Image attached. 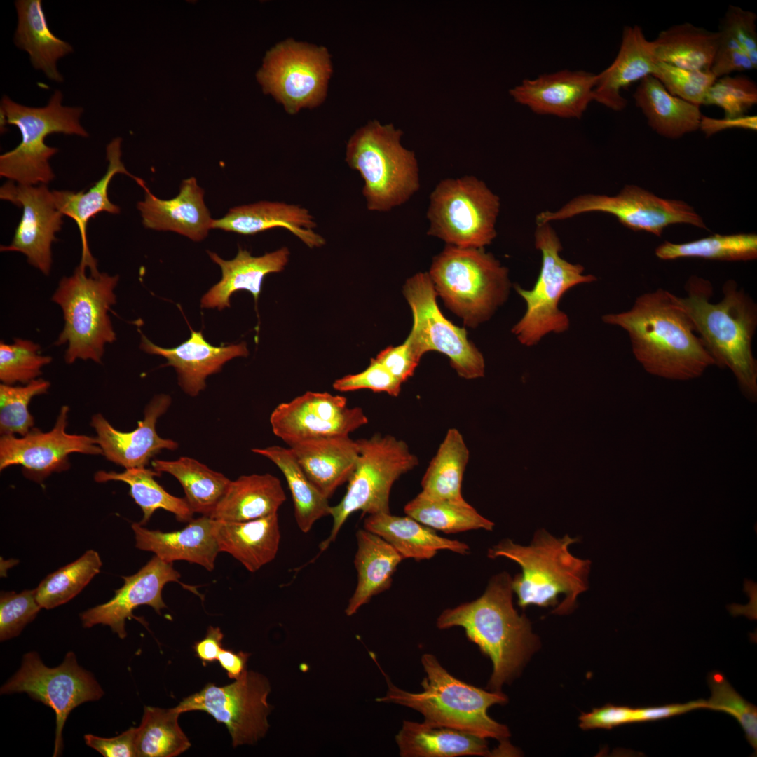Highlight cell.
I'll return each instance as SVG.
<instances>
[{
    "label": "cell",
    "instance_id": "1",
    "mask_svg": "<svg viewBox=\"0 0 757 757\" xmlns=\"http://www.w3.org/2000/svg\"><path fill=\"white\" fill-rule=\"evenodd\" d=\"M601 320L627 333L635 358L651 375L688 381L715 365L690 318L666 289L643 293L630 309Z\"/></svg>",
    "mask_w": 757,
    "mask_h": 757
},
{
    "label": "cell",
    "instance_id": "2",
    "mask_svg": "<svg viewBox=\"0 0 757 757\" xmlns=\"http://www.w3.org/2000/svg\"><path fill=\"white\" fill-rule=\"evenodd\" d=\"M686 295L674 294L684 310L695 332L714 360L715 365L728 368L744 396L757 400V362L752 341L757 328V305L734 280L722 288L723 296L712 303L713 287L703 278L692 275L685 285Z\"/></svg>",
    "mask_w": 757,
    "mask_h": 757
},
{
    "label": "cell",
    "instance_id": "3",
    "mask_svg": "<svg viewBox=\"0 0 757 757\" xmlns=\"http://www.w3.org/2000/svg\"><path fill=\"white\" fill-rule=\"evenodd\" d=\"M512 578L494 575L478 599L444 610L437 619L439 629L461 627L467 638L492 662L487 688L500 691L512 681L536 650L538 641L525 615L512 603Z\"/></svg>",
    "mask_w": 757,
    "mask_h": 757
},
{
    "label": "cell",
    "instance_id": "4",
    "mask_svg": "<svg viewBox=\"0 0 757 757\" xmlns=\"http://www.w3.org/2000/svg\"><path fill=\"white\" fill-rule=\"evenodd\" d=\"M425 673L423 691L408 692L395 686L380 668L388 685L385 696L376 702L402 705L421 713L425 723L461 730L482 738L505 741L508 728L491 718L488 709L505 704L507 697L501 691H488L451 675L430 653L421 656Z\"/></svg>",
    "mask_w": 757,
    "mask_h": 757
},
{
    "label": "cell",
    "instance_id": "5",
    "mask_svg": "<svg viewBox=\"0 0 757 757\" xmlns=\"http://www.w3.org/2000/svg\"><path fill=\"white\" fill-rule=\"evenodd\" d=\"M577 541L568 535L557 538L541 529L528 546L505 539L491 547L487 555L491 559L506 557L521 568V573L512 579L521 608L555 606L559 595L564 594L562 601L552 611L562 615L573 608L578 596L588 587L591 562L574 557L568 550Z\"/></svg>",
    "mask_w": 757,
    "mask_h": 757
},
{
    "label": "cell",
    "instance_id": "6",
    "mask_svg": "<svg viewBox=\"0 0 757 757\" xmlns=\"http://www.w3.org/2000/svg\"><path fill=\"white\" fill-rule=\"evenodd\" d=\"M402 134L393 124L372 121L347 142L346 161L364 181L362 194L370 211H390L419 189L416 155L401 144Z\"/></svg>",
    "mask_w": 757,
    "mask_h": 757
},
{
    "label": "cell",
    "instance_id": "7",
    "mask_svg": "<svg viewBox=\"0 0 757 757\" xmlns=\"http://www.w3.org/2000/svg\"><path fill=\"white\" fill-rule=\"evenodd\" d=\"M63 94L54 91L47 104L28 107L4 95L0 102L1 118L5 124L15 125L21 141L14 149L0 156V175L24 185L48 184L55 175L49 160L59 149L46 144V137L53 133L88 137L80 123L83 111L81 107L62 105Z\"/></svg>",
    "mask_w": 757,
    "mask_h": 757
},
{
    "label": "cell",
    "instance_id": "8",
    "mask_svg": "<svg viewBox=\"0 0 757 757\" xmlns=\"http://www.w3.org/2000/svg\"><path fill=\"white\" fill-rule=\"evenodd\" d=\"M428 274L446 306L471 327L489 320L511 287L508 269L484 248L447 245Z\"/></svg>",
    "mask_w": 757,
    "mask_h": 757
},
{
    "label": "cell",
    "instance_id": "9",
    "mask_svg": "<svg viewBox=\"0 0 757 757\" xmlns=\"http://www.w3.org/2000/svg\"><path fill=\"white\" fill-rule=\"evenodd\" d=\"M86 269L79 264L71 275L62 278L52 296L63 313L64 328L55 344L67 345V364L78 359L100 363L106 345L116 340L109 312L116 303L118 275L87 276Z\"/></svg>",
    "mask_w": 757,
    "mask_h": 757
},
{
    "label": "cell",
    "instance_id": "10",
    "mask_svg": "<svg viewBox=\"0 0 757 757\" xmlns=\"http://www.w3.org/2000/svg\"><path fill=\"white\" fill-rule=\"evenodd\" d=\"M534 239L535 247L542 255L537 280L531 289L514 285L526 303V311L511 331L526 347L536 346L549 334L567 332L570 319L560 310V300L571 288L596 280L594 275L584 274L583 266L561 257L562 245L550 223L537 224Z\"/></svg>",
    "mask_w": 757,
    "mask_h": 757
},
{
    "label": "cell",
    "instance_id": "11",
    "mask_svg": "<svg viewBox=\"0 0 757 757\" xmlns=\"http://www.w3.org/2000/svg\"><path fill=\"white\" fill-rule=\"evenodd\" d=\"M356 442L359 449L356 467L348 481L343 497L338 504L331 506L333 525L329 536L319 545L320 552L335 541L353 513H390L393 485L418 464V458L407 443L394 436L376 434Z\"/></svg>",
    "mask_w": 757,
    "mask_h": 757
},
{
    "label": "cell",
    "instance_id": "12",
    "mask_svg": "<svg viewBox=\"0 0 757 757\" xmlns=\"http://www.w3.org/2000/svg\"><path fill=\"white\" fill-rule=\"evenodd\" d=\"M500 201L474 176L440 181L430 196L428 234L447 245L484 248L496 237Z\"/></svg>",
    "mask_w": 757,
    "mask_h": 757
},
{
    "label": "cell",
    "instance_id": "13",
    "mask_svg": "<svg viewBox=\"0 0 757 757\" xmlns=\"http://www.w3.org/2000/svg\"><path fill=\"white\" fill-rule=\"evenodd\" d=\"M332 71L325 47L287 39L269 50L257 79L289 114L313 108L325 98Z\"/></svg>",
    "mask_w": 757,
    "mask_h": 757
},
{
    "label": "cell",
    "instance_id": "14",
    "mask_svg": "<svg viewBox=\"0 0 757 757\" xmlns=\"http://www.w3.org/2000/svg\"><path fill=\"white\" fill-rule=\"evenodd\" d=\"M588 212L613 214L625 227L661 236L671 224H688L707 229L702 218L690 205L680 200L665 199L635 185L625 186L619 193L582 194L555 211H543L536 224L564 220Z\"/></svg>",
    "mask_w": 757,
    "mask_h": 757
},
{
    "label": "cell",
    "instance_id": "15",
    "mask_svg": "<svg viewBox=\"0 0 757 757\" xmlns=\"http://www.w3.org/2000/svg\"><path fill=\"white\" fill-rule=\"evenodd\" d=\"M1 694L26 693L50 707L56 716L53 756L63 749L62 730L77 706L100 699L104 691L93 674L79 665L69 652L59 666H46L36 652L24 655L20 669L1 688Z\"/></svg>",
    "mask_w": 757,
    "mask_h": 757
},
{
    "label": "cell",
    "instance_id": "16",
    "mask_svg": "<svg viewBox=\"0 0 757 757\" xmlns=\"http://www.w3.org/2000/svg\"><path fill=\"white\" fill-rule=\"evenodd\" d=\"M270 692L271 685L265 676L246 669L229 685L207 683L175 707L181 714L207 712L226 725L236 747L255 744L268 732V716L273 709L268 702Z\"/></svg>",
    "mask_w": 757,
    "mask_h": 757
},
{
    "label": "cell",
    "instance_id": "17",
    "mask_svg": "<svg viewBox=\"0 0 757 757\" xmlns=\"http://www.w3.org/2000/svg\"><path fill=\"white\" fill-rule=\"evenodd\" d=\"M403 293L413 313L411 331L405 340L418 356L436 350L446 355L457 374L472 379L484 375V359L467 338L466 331L448 320L436 301L437 292L428 273L407 280Z\"/></svg>",
    "mask_w": 757,
    "mask_h": 757
},
{
    "label": "cell",
    "instance_id": "18",
    "mask_svg": "<svg viewBox=\"0 0 757 757\" xmlns=\"http://www.w3.org/2000/svg\"><path fill=\"white\" fill-rule=\"evenodd\" d=\"M269 421L273 434L288 446L310 439L350 435L369 422L362 409L348 406L346 397L311 391L279 404Z\"/></svg>",
    "mask_w": 757,
    "mask_h": 757
},
{
    "label": "cell",
    "instance_id": "19",
    "mask_svg": "<svg viewBox=\"0 0 757 757\" xmlns=\"http://www.w3.org/2000/svg\"><path fill=\"white\" fill-rule=\"evenodd\" d=\"M69 407L63 406L54 427L48 432L32 428L20 437L2 435L0 439V470L20 465L25 476L38 483L53 472L69 468V455L81 453L102 454L96 437L66 432Z\"/></svg>",
    "mask_w": 757,
    "mask_h": 757
},
{
    "label": "cell",
    "instance_id": "20",
    "mask_svg": "<svg viewBox=\"0 0 757 757\" xmlns=\"http://www.w3.org/2000/svg\"><path fill=\"white\" fill-rule=\"evenodd\" d=\"M0 198L22 207V214L9 245L2 252H18L44 275L52 265V243L60 231L63 214L57 209L47 184L24 185L9 180L0 189Z\"/></svg>",
    "mask_w": 757,
    "mask_h": 757
},
{
    "label": "cell",
    "instance_id": "21",
    "mask_svg": "<svg viewBox=\"0 0 757 757\" xmlns=\"http://www.w3.org/2000/svg\"><path fill=\"white\" fill-rule=\"evenodd\" d=\"M179 573L172 566L154 556L140 570L130 576L123 577V585L115 591L114 597L107 603L91 608L81 614L84 627L102 624L109 626L121 639L127 636L126 619L135 618L132 614L139 606L152 607L159 615L167 606L162 598L163 587L170 582H178Z\"/></svg>",
    "mask_w": 757,
    "mask_h": 757
},
{
    "label": "cell",
    "instance_id": "22",
    "mask_svg": "<svg viewBox=\"0 0 757 757\" xmlns=\"http://www.w3.org/2000/svg\"><path fill=\"white\" fill-rule=\"evenodd\" d=\"M171 397L156 395L146 405L142 420L130 432L115 429L100 414L93 416L91 426L97 433V444L107 460L125 469L144 468L162 450H176V441L161 437L156 430L158 419L171 404Z\"/></svg>",
    "mask_w": 757,
    "mask_h": 757
},
{
    "label": "cell",
    "instance_id": "23",
    "mask_svg": "<svg viewBox=\"0 0 757 757\" xmlns=\"http://www.w3.org/2000/svg\"><path fill=\"white\" fill-rule=\"evenodd\" d=\"M596 81L595 74L565 69L524 79L510 94L537 114L580 118L594 101Z\"/></svg>",
    "mask_w": 757,
    "mask_h": 757
},
{
    "label": "cell",
    "instance_id": "24",
    "mask_svg": "<svg viewBox=\"0 0 757 757\" xmlns=\"http://www.w3.org/2000/svg\"><path fill=\"white\" fill-rule=\"evenodd\" d=\"M136 182L145 193L144 200L137 205L145 228L173 231L193 241L207 236L214 219L205 204L204 190L195 177L183 180L179 193L169 200L154 196L142 179L138 177Z\"/></svg>",
    "mask_w": 757,
    "mask_h": 757
},
{
    "label": "cell",
    "instance_id": "25",
    "mask_svg": "<svg viewBox=\"0 0 757 757\" xmlns=\"http://www.w3.org/2000/svg\"><path fill=\"white\" fill-rule=\"evenodd\" d=\"M191 332L188 340L172 348L158 346L142 334L140 347L147 353L165 357L166 365L175 369L181 388L193 397L205 389L208 376L219 372L229 360L247 356L248 350L245 342L214 346L204 339L201 332Z\"/></svg>",
    "mask_w": 757,
    "mask_h": 757
},
{
    "label": "cell",
    "instance_id": "26",
    "mask_svg": "<svg viewBox=\"0 0 757 757\" xmlns=\"http://www.w3.org/2000/svg\"><path fill=\"white\" fill-rule=\"evenodd\" d=\"M121 137L114 138L106 147L108 166L105 174L86 191H52L57 209L64 215L72 219L79 229L82 245L80 264L88 268L91 275H97L96 259L93 257L88 243L87 226L90 219L97 214L106 212L110 214L120 213V207L112 203L108 196V189L113 177L116 174L127 175L134 180L137 177L131 175L125 168L121 160Z\"/></svg>",
    "mask_w": 757,
    "mask_h": 757
},
{
    "label": "cell",
    "instance_id": "27",
    "mask_svg": "<svg viewBox=\"0 0 757 757\" xmlns=\"http://www.w3.org/2000/svg\"><path fill=\"white\" fill-rule=\"evenodd\" d=\"M316 226L313 216L305 207L264 200L230 209L222 218L213 220L212 229L251 236L283 228L313 248L325 244V238L313 230Z\"/></svg>",
    "mask_w": 757,
    "mask_h": 757
},
{
    "label": "cell",
    "instance_id": "28",
    "mask_svg": "<svg viewBox=\"0 0 757 757\" xmlns=\"http://www.w3.org/2000/svg\"><path fill=\"white\" fill-rule=\"evenodd\" d=\"M214 523V519L202 515L181 530L172 532L149 530L136 522L131 526L137 548L154 552L166 563L186 561L212 571L219 552Z\"/></svg>",
    "mask_w": 757,
    "mask_h": 757
},
{
    "label": "cell",
    "instance_id": "29",
    "mask_svg": "<svg viewBox=\"0 0 757 757\" xmlns=\"http://www.w3.org/2000/svg\"><path fill=\"white\" fill-rule=\"evenodd\" d=\"M655 62L642 28L637 25L625 26L615 58L596 74L594 101L615 111L623 110L627 101L622 90L651 75Z\"/></svg>",
    "mask_w": 757,
    "mask_h": 757
},
{
    "label": "cell",
    "instance_id": "30",
    "mask_svg": "<svg viewBox=\"0 0 757 757\" xmlns=\"http://www.w3.org/2000/svg\"><path fill=\"white\" fill-rule=\"evenodd\" d=\"M314 486L328 499L353 473L359 449L350 435L310 439L289 446Z\"/></svg>",
    "mask_w": 757,
    "mask_h": 757
},
{
    "label": "cell",
    "instance_id": "31",
    "mask_svg": "<svg viewBox=\"0 0 757 757\" xmlns=\"http://www.w3.org/2000/svg\"><path fill=\"white\" fill-rule=\"evenodd\" d=\"M210 259L221 270V279L203 296L201 307L222 310L230 306L229 299L239 290H247L257 302L264 277L282 271L289 261V251L282 247L260 257H254L247 250L238 249L231 260L222 259L217 254L208 251Z\"/></svg>",
    "mask_w": 757,
    "mask_h": 757
},
{
    "label": "cell",
    "instance_id": "32",
    "mask_svg": "<svg viewBox=\"0 0 757 757\" xmlns=\"http://www.w3.org/2000/svg\"><path fill=\"white\" fill-rule=\"evenodd\" d=\"M214 533L219 552L230 554L252 573L275 559L281 537L278 513L245 521L214 519Z\"/></svg>",
    "mask_w": 757,
    "mask_h": 757
},
{
    "label": "cell",
    "instance_id": "33",
    "mask_svg": "<svg viewBox=\"0 0 757 757\" xmlns=\"http://www.w3.org/2000/svg\"><path fill=\"white\" fill-rule=\"evenodd\" d=\"M364 528L385 540L403 559H430L443 550L460 554H466L470 550L466 543L442 537L407 515L399 517L390 512L370 514L364 519Z\"/></svg>",
    "mask_w": 757,
    "mask_h": 757
},
{
    "label": "cell",
    "instance_id": "34",
    "mask_svg": "<svg viewBox=\"0 0 757 757\" xmlns=\"http://www.w3.org/2000/svg\"><path fill=\"white\" fill-rule=\"evenodd\" d=\"M15 6L18 25L14 43L29 54L34 69L43 71L53 81L62 82L64 78L57 68V62L73 52L72 46L50 29L41 0H17Z\"/></svg>",
    "mask_w": 757,
    "mask_h": 757
},
{
    "label": "cell",
    "instance_id": "35",
    "mask_svg": "<svg viewBox=\"0 0 757 757\" xmlns=\"http://www.w3.org/2000/svg\"><path fill=\"white\" fill-rule=\"evenodd\" d=\"M280 479L269 473L242 475L230 482L210 517L245 521L277 514L286 500Z\"/></svg>",
    "mask_w": 757,
    "mask_h": 757
},
{
    "label": "cell",
    "instance_id": "36",
    "mask_svg": "<svg viewBox=\"0 0 757 757\" xmlns=\"http://www.w3.org/2000/svg\"><path fill=\"white\" fill-rule=\"evenodd\" d=\"M356 539L354 565L357 582L345 610L348 616L354 615L373 596L390 587L393 576L403 560L388 543L364 528L357 531Z\"/></svg>",
    "mask_w": 757,
    "mask_h": 757
},
{
    "label": "cell",
    "instance_id": "37",
    "mask_svg": "<svg viewBox=\"0 0 757 757\" xmlns=\"http://www.w3.org/2000/svg\"><path fill=\"white\" fill-rule=\"evenodd\" d=\"M395 741L402 757L487 756V742L456 729L404 720Z\"/></svg>",
    "mask_w": 757,
    "mask_h": 757
},
{
    "label": "cell",
    "instance_id": "38",
    "mask_svg": "<svg viewBox=\"0 0 757 757\" xmlns=\"http://www.w3.org/2000/svg\"><path fill=\"white\" fill-rule=\"evenodd\" d=\"M633 98L648 125L662 137L678 139L700 128V107L671 95L652 75L639 81Z\"/></svg>",
    "mask_w": 757,
    "mask_h": 757
},
{
    "label": "cell",
    "instance_id": "39",
    "mask_svg": "<svg viewBox=\"0 0 757 757\" xmlns=\"http://www.w3.org/2000/svg\"><path fill=\"white\" fill-rule=\"evenodd\" d=\"M719 41V34L690 22L662 30L650 41L656 62L690 70H710Z\"/></svg>",
    "mask_w": 757,
    "mask_h": 757
},
{
    "label": "cell",
    "instance_id": "40",
    "mask_svg": "<svg viewBox=\"0 0 757 757\" xmlns=\"http://www.w3.org/2000/svg\"><path fill=\"white\" fill-rule=\"evenodd\" d=\"M252 451L272 461L282 472L292 495L295 520L302 532L308 533L318 520L330 515L328 498L309 480L289 447L271 446L253 448Z\"/></svg>",
    "mask_w": 757,
    "mask_h": 757
},
{
    "label": "cell",
    "instance_id": "41",
    "mask_svg": "<svg viewBox=\"0 0 757 757\" xmlns=\"http://www.w3.org/2000/svg\"><path fill=\"white\" fill-rule=\"evenodd\" d=\"M469 456L462 434L450 428L425 470L420 493L432 499L465 502L461 485Z\"/></svg>",
    "mask_w": 757,
    "mask_h": 757
},
{
    "label": "cell",
    "instance_id": "42",
    "mask_svg": "<svg viewBox=\"0 0 757 757\" xmlns=\"http://www.w3.org/2000/svg\"><path fill=\"white\" fill-rule=\"evenodd\" d=\"M151 465L156 472L175 477L193 512L204 516L210 517L231 482L222 473L187 456L174 461L155 459Z\"/></svg>",
    "mask_w": 757,
    "mask_h": 757
},
{
    "label": "cell",
    "instance_id": "43",
    "mask_svg": "<svg viewBox=\"0 0 757 757\" xmlns=\"http://www.w3.org/2000/svg\"><path fill=\"white\" fill-rule=\"evenodd\" d=\"M161 475V473L144 467L128 468L123 472L100 470L95 474L94 479L99 483L120 481L128 484L130 496L143 512L139 522L142 526L149 521L158 509L174 514L179 521L189 522L193 519L194 512L186 500L167 492L154 479Z\"/></svg>",
    "mask_w": 757,
    "mask_h": 757
},
{
    "label": "cell",
    "instance_id": "44",
    "mask_svg": "<svg viewBox=\"0 0 757 757\" xmlns=\"http://www.w3.org/2000/svg\"><path fill=\"white\" fill-rule=\"evenodd\" d=\"M181 713L176 707H144L141 724L136 728L138 757H174L184 753L191 743L178 723Z\"/></svg>",
    "mask_w": 757,
    "mask_h": 757
},
{
    "label": "cell",
    "instance_id": "45",
    "mask_svg": "<svg viewBox=\"0 0 757 757\" xmlns=\"http://www.w3.org/2000/svg\"><path fill=\"white\" fill-rule=\"evenodd\" d=\"M404 513L434 530L456 533L470 530L492 531L494 523L486 519L468 503L437 500L419 493L404 507Z\"/></svg>",
    "mask_w": 757,
    "mask_h": 757
},
{
    "label": "cell",
    "instance_id": "46",
    "mask_svg": "<svg viewBox=\"0 0 757 757\" xmlns=\"http://www.w3.org/2000/svg\"><path fill=\"white\" fill-rule=\"evenodd\" d=\"M662 260L700 258L718 261H750L757 257V235L714 234L696 240L674 243L666 241L655 249Z\"/></svg>",
    "mask_w": 757,
    "mask_h": 757
},
{
    "label": "cell",
    "instance_id": "47",
    "mask_svg": "<svg viewBox=\"0 0 757 757\" xmlns=\"http://www.w3.org/2000/svg\"><path fill=\"white\" fill-rule=\"evenodd\" d=\"M102 565L99 554L90 550L48 575L35 589L41 608H54L76 596L100 572Z\"/></svg>",
    "mask_w": 757,
    "mask_h": 757
},
{
    "label": "cell",
    "instance_id": "48",
    "mask_svg": "<svg viewBox=\"0 0 757 757\" xmlns=\"http://www.w3.org/2000/svg\"><path fill=\"white\" fill-rule=\"evenodd\" d=\"M49 381L36 378L23 386L0 385V432L2 435L24 436L34 426L28 405L36 395L47 393Z\"/></svg>",
    "mask_w": 757,
    "mask_h": 757
},
{
    "label": "cell",
    "instance_id": "49",
    "mask_svg": "<svg viewBox=\"0 0 757 757\" xmlns=\"http://www.w3.org/2000/svg\"><path fill=\"white\" fill-rule=\"evenodd\" d=\"M40 346L27 339H15L13 343H0V380L13 385L27 383L38 378L43 367L52 361L40 354Z\"/></svg>",
    "mask_w": 757,
    "mask_h": 757
},
{
    "label": "cell",
    "instance_id": "50",
    "mask_svg": "<svg viewBox=\"0 0 757 757\" xmlns=\"http://www.w3.org/2000/svg\"><path fill=\"white\" fill-rule=\"evenodd\" d=\"M711 692L707 709L725 712L740 724L749 744L757 749V708L744 700L730 685L724 675L718 671L708 676Z\"/></svg>",
    "mask_w": 757,
    "mask_h": 757
},
{
    "label": "cell",
    "instance_id": "51",
    "mask_svg": "<svg viewBox=\"0 0 757 757\" xmlns=\"http://www.w3.org/2000/svg\"><path fill=\"white\" fill-rule=\"evenodd\" d=\"M757 104L756 83L745 76L718 78L707 91L703 104L723 109L725 118H737Z\"/></svg>",
    "mask_w": 757,
    "mask_h": 757
},
{
    "label": "cell",
    "instance_id": "52",
    "mask_svg": "<svg viewBox=\"0 0 757 757\" xmlns=\"http://www.w3.org/2000/svg\"><path fill=\"white\" fill-rule=\"evenodd\" d=\"M651 75L671 95L700 107L717 79L711 70L685 69L659 62H655Z\"/></svg>",
    "mask_w": 757,
    "mask_h": 757
},
{
    "label": "cell",
    "instance_id": "53",
    "mask_svg": "<svg viewBox=\"0 0 757 757\" xmlns=\"http://www.w3.org/2000/svg\"><path fill=\"white\" fill-rule=\"evenodd\" d=\"M41 607L35 589L20 593L1 592L0 596V640L18 636L23 628L37 615Z\"/></svg>",
    "mask_w": 757,
    "mask_h": 757
},
{
    "label": "cell",
    "instance_id": "54",
    "mask_svg": "<svg viewBox=\"0 0 757 757\" xmlns=\"http://www.w3.org/2000/svg\"><path fill=\"white\" fill-rule=\"evenodd\" d=\"M658 719L657 706L634 708L607 704L582 714L579 717V725L583 730H609L622 725L657 721Z\"/></svg>",
    "mask_w": 757,
    "mask_h": 757
},
{
    "label": "cell",
    "instance_id": "55",
    "mask_svg": "<svg viewBox=\"0 0 757 757\" xmlns=\"http://www.w3.org/2000/svg\"><path fill=\"white\" fill-rule=\"evenodd\" d=\"M401 385L402 383L382 364L376 358H371L369 365L364 371L336 379L333 383V388L341 392L369 389L397 397L400 393Z\"/></svg>",
    "mask_w": 757,
    "mask_h": 757
},
{
    "label": "cell",
    "instance_id": "56",
    "mask_svg": "<svg viewBox=\"0 0 757 757\" xmlns=\"http://www.w3.org/2000/svg\"><path fill=\"white\" fill-rule=\"evenodd\" d=\"M757 15L739 6H728L720 28L726 30L742 48L757 68Z\"/></svg>",
    "mask_w": 757,
    "mask_h": 757
},
{
    "label": "cell",
    "instance_id": "57",
    "mask_svg": "<svg viewBox=\"0 0 757 757\" xmlns=\"http://www.w3.org/2000/svg\"><path fill=\"white\" fill-rule=\"evenodd\" d=\"M718 46L711 67V71L718 79L734 72H742L757 68L746 53L725 29L720 28Z\"/></svg>",
    "mask_w": 757,
    "mask_h": 757
},
{
    "label": "cell",
    "instance_id": "58",
    "mask_svg": "<svg viewBox=\"0 0 757 757\" xmlns=\"http://www.w3.org/2000/svg\"><path fill=\"white\" fill-rule=\"evenodd\" d=\"M376 359L402 383L414 374L421 357L405 341L397 346L385 348Z\"/></svg>",
    "mask_w": 757,
    "mask_h": 757
},
{
    "label": "cell",
    "instance_id": "59",
    "mask_svg": "<svg viewBox=\"0 0 757 757\" xmlns=\"http://www.w3.org/2000/svg\"><path fill=\"white\" fill-rule=\"evenodd\" d=\"M136 728H130L121 735L111 738H104L94 735H86V744L98 751L104 757H135Z\"/></svg>",
    "mask_w": 757,
    "mask_h": 757
},
{
    "label": "cell",
    "instance_id": "60",
    "mask_svg": "<svg viewBox=\"0 0 757 757\" xmlns=\"http://www.w3.org/2000/svg\"><path fill=\"white\" fill-rule=\"evenodd\" d=\"M730 128H743L756 131L757 117L754 115H744L737 118L724 117L718 119L702 115L699 129H701L709 137L719 131Z\"/></svg>",
    "mask_w": 757,
    "mask_h": 757
},
{
    "label": "cell",
    "instance_id": "61",
    "mask_svg": "<svg viewBox=\"0 0 757 757\" xmlns=\"http://www.w3.org/2000/svg\"><path fill=\"white\" fill-rule=\"evenodd\" d=\"M223 639L224 634L219 627L210 626L205 637L193 644L196 655L204 666L217 660L219 652L224 648Z\"/></svg>",
    "mask_w": 757,
    "mask_h": 757
},
{
    "label": "cell",
    "instance_id": "62",
    "mask_svg": "<svg viewBox=\"0 0 757 757\" xmlns=\"http://www.w3.org/2000/svg\"><path fill=\"white\" fill-rule=\"evenodd\" d=\"M250 653L240 651L235 653L231 650L222 648L219 653L217 661L221 668L226 671L231 679H238L247 669L246 664Z\"/></svg>",
    "mask_w": 757,
    "mask_h": 757
}]
</instances>
